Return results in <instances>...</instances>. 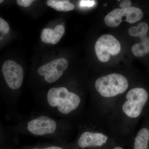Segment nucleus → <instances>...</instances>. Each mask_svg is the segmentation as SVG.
I'll list each match as a JSON object with an SVG mask.
<instances>
[{"mask_svg":"<svg viewBox=\"0 0 149 149\" xmlns=\"http://www.w3.org/2000/svg\"><path fill=\"white\" fill-rule=\"evenodd\" d=\"M149 100L145 88L134 87L120 98L105 122L120 144L129 143Z\"/></svg>","mask_w":149,"mask_h":149,"instance_id":"f257e3e1","label":"nucleus"},{"mask_svg":"<svg viewBox=\"0 0 149 149\" xmlns=\"http://www.w3.org/2000/svg\"><path fill=\"white\" fill-rule=\"evenodd\" d=\"M129 86L127 78L119 73L106 74L96 80L95 87L98 96L97 110L101 120L105 121Z\"/></svg>","mask_w":149,"mask_h":149,"instance_id":"f03ea898","label":"nucleus"},{"mask_svg":"<svg viewBox=\"0 0 149 149\" xmlns=\"http://www.w3.org/2000/svg\"><path fill=\"white\" fill-rule=\"evenodd\" d=\"M117 142L106 123L104 122L97 130H87L81 133L77 143L81 149H107Z\"/></svg>","mask_w":149,"mask_h":149,"instance_id":"7ed1b4c3","label":"nucleus"},{"mask_svg":"<svg viewBox=\"0 0 149 149\" xmlns=\"http://www.w3.org/2000/svg\"><path fill=\"white\" fill-rule=\"evenodd\" d=\"M47 97L51 106L57 107L59 111L65 114L78 108L81 102L80 96L69 92L64 87L51 88L48 91Z\"/></svg>","mask_w":149,"mask_h":149,"instance_id":"20e7f679","label":"nucleus"},{"mask_svg":"<svg viewBox=\"0 0 149 149\" xmlns=\"http://www.w3.org/2000/svg\"><path fill=\"white\" fill-rule=\"evenodd\" d=\"M124 17L127 19V22L132 24L141 20L143 17V12L135 7L126 9H115L105 17V23L108 27H116L122 22Z\"/></svg>","mask_w":149,"mask_h":149,"instance_id":"39448f33","label":"nucleus"},{"mask_svg":"<svg viewBox=\"0 0 149 149\" xmlns=\"http://www.w3.org/2000/svg\"><path fill=\"white\" fill-rule=\"evenodd\" d=\"M120 45L112 35H104L98 39L95 45V51L98 58L102 62H106L110 55H116L120 52Z\"/></svg>","mask_w":149,"mask_h":149,"instance_id":"423d86ee","label":"nucleus"},{"mask_svg":"<svg viewBox=\"0 0 149 149\" xmlns=\"http://www.w3.org/2000/svg\"><path fill=\"white\" fill-rule=\"evenodd\" d=\"M68 65V62L65 58L56 59L39 68L38 73L41 76H45L47 82L53 83L60 78Z\"/></svg>","mask_w":149,"mask_h":149,"instance_id":"0eeeda50","label":"nucleus"},{"mask_svg":"<svg viewBox=\"0 0 149 149\" xmlns=\"http://www.w3.org/2000/svg\"><path fill=\"white\" fill-rule=\"evenodd\" d=\"M2 72L10 88L16 90L20 88L24 78L23 68L20 65L13 61H6L3 64Z\"/></svg>","mask_w":149,"mask_h":149,"instance_id":"6e6552de","label":"nucleus"},{"mask_svg":"<svg viewBox=\"0 0 149 149\" xmlns=\"http://www.w3.org/2000/svg\"><path fill=\"white\" fill-rule=\"evenodd\" d=\"M56 123L55 120L46 116H40L29 121L27 129L34 135L42 136L55 132Z\"/></svg>","mask_w":149,"mask_h":149,"instance_id":"1a4fd4ad","label":"nucleus"},{"mask_svg":"<svg viewBox=\"0 0 149 149\" xmlns=\"http://www.w3.org/2000/svg\"><path fill=\"white\" fill-rule=\"evenodd\" d=\"M130 149H149V129L146 127L140 128L134 133L129 142Z\"/></svg>","mask_w":149,"mask_h":149,"instance_id":"9d476101","label":"nucleus"},{"mask_svg":"<svg viewBox=\"0 0 149 149\" xmlns=\"http://www.w3.org/2000/svg\"><path fill=\"white\" fill-rule=\"evenodd\" d=\"M64 32V27L61 24L57 25L54 29L46 28L41 32V40L44 42L55 45L61 40Z\"/></svg>","mask_w":149,"mask_h":149,"instance_id":"9b49d317","label":"nucleus"},{"mask_svg":"<svg viewBox=\"0 0 149 149\" xmlns=\"http://www.w3.org/2000/svg\"><path fill=\"white\" fill-rule=\"evenodd\" d=\"M141 39V43L134 44L132 47L133 54L138 57L143 56L149 52V38L145 36Z\"/></svg>","mask_w":149,"mask_h":149,"instance_id":"f8f14e48","label":"nucleus"},{"mask_svg":"<svg viewBox=\"0 0 149 149\" xmlns=\"http://www.w3.org/2000/svg\"><path fill=\"white\" fill-rule=\"evenodd\" d=\"M47 4L58 11H69L73 10L74 8V5L66 0H49Z\"/></svg>","mask_w":149,"mask_h":149,"instance_id":"ddd939ff","label":"nucleus"},{"mask_svg":"<svg viewBox=\"0 0 149 149\" xmlns=\"http://www.w3.org/2000/svg\"><path fill=\"white\" fill-rule=\"evenodd\" d=\"M148 31V25L145 22H140L137 27H130L128 30V33L132 37H143L146 36Z\"/></svg>","mask_w":149,"mask_h":149,"instance_id":"4468645a","label":"nucleus"},{"mask_svg":"<svg viewBox=\"0 0 149 149\" xmlns=\"http://www.w3.org/2000/svg\"><path fill=\"white\" fill-rule=\"evenodd\" d=\"M0 31L4 35L7 34L9 31L8 24L2 18H0Z\"/></svg>","mask_w":149,"mask_h":149,"instance_id":"2eb2a0df","label":"nucleus"},{"mask_svg":"<svg viewBox=\"0 0 149 149\" xmlns=\"http://www.w3.org/2000/svg\"><path fill=\"white\" fill-rule=\"evenodd\" d=\"M95 1L93 0H82L80 1V5L83 7H91L95 5Z\"/></svg>","mask_w":149,"mask_h":149,"instance_id":"dca6fc26","label":"nucleus"},{"mask_svg":"<svg viewBox=\"0 0 149 149\" xmlns=\"http://www.w3.org/2000/svg\"><path fill=\"white\" fill-rule=\"evenodd\" d=\"M34 1L32 0H17V3L19 6L24 7H28Z\"/></svg>","mask_w":149,"mask_h":149,"instance_id":"f3484780","label":"nucleus"},{"mask_svg":"<svg viewBox=\"0 0 149 149\" xmlns=\"http://www.w3.org/2000/svg\"><path fill=\"white\" fill-rule=\"evenodd\" d=\"M132 3L129 0H124L121 1L119 4V6L121 9L130 8L131 7Z\"/></svg>","mask_w":149,"mask_h":149,"instance_id":"a211bd4d","label":"nucleus"},{"mask_svg":"<svg viewBox=\"0 0 149 149\" xmlns=\"http://www.w3.org/2000/svg\"><path fill=\"white\" fill-rule=\"evenodd\" d=\"M107 149H125L123 147L122 144L119 142H117L112 145Z\"/></svg>","mask_w":149,"mask_h":149,"instance_id":"6ab92c4d","label":"nucleus"},{"mask_svg":"<svg viewBox=\"0 0 149 149\" xmlns=\"http://www.w3.org/2000/svg\"><path fill=\"white\" fill-rule=\"evenodd\" d=\"M33 149H63L60 147H56V146H52L48 147V148H46L44 149H38L35 148Z\"/></svg>","mask_w":149,"mask_h":149,"instance_id":"aec40b11","label":"nucleus"},{"mask_svg":"<svg viewBox=\"0 0 149 149\" xmlns=\"http://www.w3.org/2000/svg\"><path fill=\"white\" fill-rule=\"evenodd\" d=\"M3 1V0H1V1H0V3H2Z\"/></svg>","mask_w":149,"mask_h":149,"instance_id":"412c9836","label":"nucleus"}]
</instances>
